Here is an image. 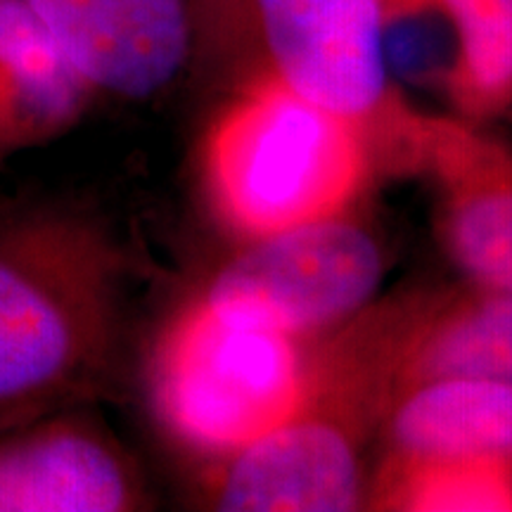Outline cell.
Returning a JSON list of instances; mask_svg holds the SVG:
<instances>
[{"mask_svg": "<svg viewBox=\"0 0 512 512\" xmlns=\"http://www.w3.org/2000/svg\"><path fill=\"white\" fill-rule=\"evenodd\" d=\"M126 280L124 247L98 216L53 200L0 207V430L105 392Z\"/></svg>", "mask_w": 512, "mask_h": 512, "instance_id": "obj_1", "label": "cell"}, {"mask_svg": "<svg viewBox=\"0 0 512 512\" xmlns=\"http://www.w3.org/2000/svg\"><path fill=\"white\" fill-rule=\"evenodd\" d=\"M387 408L375 325L356 316L313 349L309 392L285 422L209 460L202 501L226 512H349L368 501L366 446Z\"/></svg>", "mask_w": 512, "mask_h": 512, "instance_id": "obj_3", "label": "cell"}, {"mask_svg": "<svg viewBox=\"0 0 512 512\" xmlns=\"http://www.w3.org/2000/svg\"><path fill=\"white\" fill-rule=\"evenodd\" d=\"M95 98L147 102L190 74V0H27Z\"/></svg>", "mask_w": 512, "mask_h": 512, "instance_id": "obj_8", "label": "cell"}, {"mask_svg": "<svg viewBox=\"0 0 512 512\" xmlns=\"http://www.w3.org/2000/svg\"><path fill=\"white\" fill-rule=\"evenodd\" d=\"M150 508L143 470L95 415L93 403L0 430V512Z\"/></svg>", "mask_w": 512, "mask_h": 512, "instance_id": "obj_7", "label": "cell"}, {"mask_svg": "<svg viewBox=\"0 0 512 512\" xmlns=\"http://www.w3.org/2000/svg\"><path fill=\"white\" fill-rule=\"evenodd\" d=\"M377 437L384 458L512 460V382L446 377L389 401Z\"/></svg>", "mask_w": 512, "mask_h": 512, "instance_id": "obj_12", "label": "cell"}, {"mask_svg": "<svg viewBox=\"0 0 512 512\" xmlns=\"http://www.w3.org/2000/svg\"><path fill=\"white\" fill-rule=\"evenodd\" d=\"M366 503L408 512H512V460L382 458Z\"/></svg>", "mask_w": 512, "mask_h": 512, "instance_id": "obj_14", "label": "cell"}, {"mask_svg": "<svg viewBox=\"0 0 512 512\" xmlns=\"http://www.w3.org/2000/svg\"><path fill=\"white\" fill-rule=\"evenodd\" d=\"M311 356L304 339L228 318L197 297L159 337L152 406L178 444L207 460L223 458L302 406Z\"/></svg>", "mask_w": 512, "mask_h": 512, "instance_id": "obj_5", "label": "cell"}, {"mask_svg": "<svg viewBox=\"0 0 512 512\" xmlns=\"http://www.w3.org/2000/svg\"><path fill=\"white\" fill-rule=\"evenodd\" d=\"M93 100L27 0H0V164L67 136Z\"/></svg>", "mask_w": 512, "mask_h": 512, "instance_id": "obj_11", "label": "cell"}, {"mask_svg": "<svg viewBox=\"0 0 512 512\" xmlns=\"http://www.w3.org/2000/svg\"><path fill=\"white\" fill-rule=\"evenodd\" d=\"M434 8L456 36L448 91L470 121L512 107V0H384L387 22L403 12Z\"/></svg>", "mask_w": 512, "mask_h": 512, "instance_id": "obj_13", "label": "cell"}, {"mask_svg": "<svg viewBox=\"0 0 512 512\" xmlns=\"http://www.w3.org/2000/svg\"><path fill=\"white\" fill-rule=\"evenodd\" d=\"M192 67L233 91L273 83L408 152L420 114L387 74L384 0H190Z\"/></svg>", "mask_w": 512, "mask_h": 512, "instance_id": "obj_2", "label": "cell"}, {"mask_svg": "<svg viewBox=\"0 0 512 512\" xmlns=\"http://www.w3.org/2000/svg\"><path fill=\"white\" fill-rule=\"evenodd\" d=\"M411 157L437 183V238L467 283L512 292V143L470 119L420 117Z\"/></svg>", "mask_w": 512, "mask_h": 512, "instance_id": "obj_9", "label": "cell"}, {"mask_svg": "<svg viewBox=\"0 0 512 512\" xmlns=\"http://www.w3.org/2000/svg\"><path fill=\"white\" fill-rule=\"evenodd\" d=\"M366 171L361 128L273 83L233 91L204 147L216 216L245 240L342 214Z\"/></svg>", "mask_w": 512, "mask_h": 512, "instance_id": "obj_4", "label": "cell"}, {"mask_svg": "<svg viewBox=\"0 0 512 512\" xmlns=\"http://www.w3.org/2000/svg\"><path fill=\"white\" fill-rule=\"evenodd\" d=\"M446 377L512 382V292L475 283L392 302L389 401ZM387 401V406H389Z\"/></svg>", "mask_w": 512, "mask_h": 512, "instance_id": "obj_10", "label": "cell"}, {"mask_svg": "<svg viewBox=\"0 0 512 512\" xmlns=\"http://www.w3.org/2000/svg\"><path fill=\"white\" fill-rule=\"evenodd\" d=\"M384 268L380 240L342 211L249 240L200 299L228 318L306 339L368 309Z\"/></svg>", "mask_w": 512, "mask_h": 512, "instance_id": "obj_6", "label": "cell"}]
</instances>
